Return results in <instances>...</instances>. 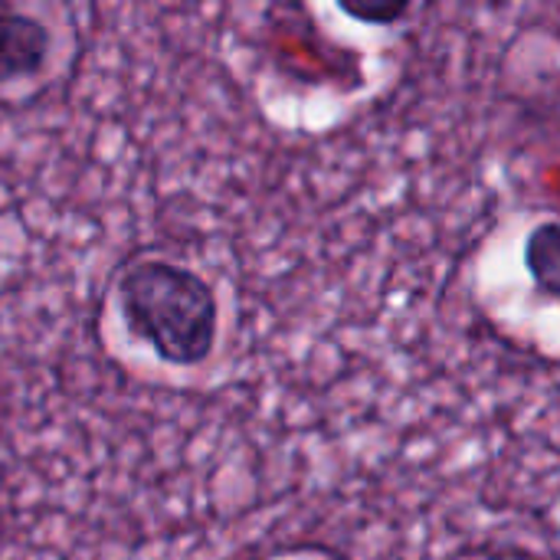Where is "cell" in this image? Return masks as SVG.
Masks as SVG:
<instances>
[{
    "label": "cell",
    "mask_w": 560,
    "mask_h": 560,
    "mask_svg": "<svg viewBox=\"0 0 560 560\" xmlns=\"http://www.w3.org/2000/svg\"><path fill=\"white\" fill-rule=\"evenodd\" d=\"M338 10L345 13V16H351V20H361V23H371V26H390V23H397L407 10H410V3H374V7H364V3H338Z\"/></svg>",
    "instance_id": "cell-4"
},
{
    "label": "cell",
    "mask_w": 560,
    "mask_h": 560,
    "mask_svg": "<svg viewBox=\"0 0 560 560\" xmlns=\"http://www.w3.org/2000/svg\"><path fill=\"white\" fill-rule=\"evenodd\" d=\"M52 59L49 26L13 7H0V85L39 79Z\"/></svg>",
    "instance_id": "cell-2"
},
{
    "label": "cell",
    "mask_w": 560,
    "mask_h": 560,
    "mask_svg": "<svg viewBox=\"0 0 560 560\" xmlns=\"http://www.w3.org/2000/svg\"><path fill=\"white\" fill-rule=\"evenodd\" d=\"M125 335L167 368H200L220 341V295L190 266L144 256L115 279Z\"/></svg>",
    "instance_id": "cell-1"
},
{
    "label": "cell",
    "mask_w": 560,
    "mask_h": 560,
    "mask_svg": "<svg viewBox=\"0 0 560 560\" xmlns=\"http://www.w3.org/2000/svg\"><path fill=\"white\" fill-rule=\"evenodd\" d=\"M525 266L535 285L560 302V223H541L525 240Z\"/></svg>",
    "instance_id": "cell-3"
}]
</instances>
